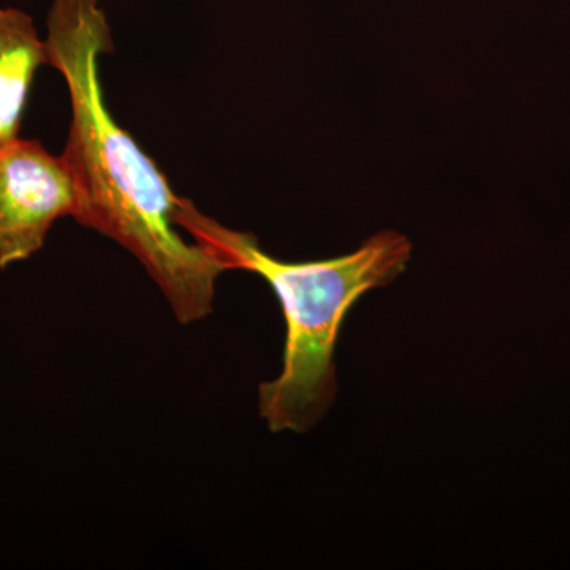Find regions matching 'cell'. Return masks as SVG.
Returning <instances> with one entry per match:
<instances>
[{
    "label": "cell",
    "mask_w": 570,
    "mask_h": 570,
    "mask_svg": "<svg viewBox=\"0 0 570 570\" xmlns=\"http://www.w3.org/2000/svg\"><path fill=\"white\" fill-rule=\"evenodd\" d=\"M80 195L69 165L37 140L0 146V269L39 253L62 217H77Z\"/></svg>",
    "instance_id": "3957f363"
},
{
    "label": "cell",
    "mask_w": 570,
    "mask_h": 570,
    "mask_svg": "<svg viewBox=\"0 0 570 570\" xmlns=\"http://www.w3.org/2000/svg\"><path fill=\"white\" fill-rule=\"evenodd\" d=\"M176 224L227 269L264 277L283 307L287 337L284 365L258 390V409L269 430L305 433L321 422L337 392L335 346L352 306L366 292L396 279L411 258V243L381 232L354 253L330 261L288 264L258 246L257 238L232 230L179 197Z\"/></svg>",
    "instance_id": "7a4b0ae2"
},
{
    "label": "cell",
    "mask_w": 570,
    "mask_h": 570,
    "mask_svg": "<svg viewBox=\"0 0 570 570\" xmlns=\"http://www.w3.org/2000/svg\"><path fill=\"white\" fill-rule=\"evenodd\" d=\"M47 29L48 61L69 89L71 118L62 157L80 195L75 220L129 250L179 324L204 321L213 313L225 268L179 234V195L108 108L100 59L115 45L99 0H52Z\"/></svg>",
    "instance_id": "6da1fadb"
},
{
    "label": "cell",
    "mask_w": 570,
    "mask_h": 570,
    "mask_svg": "<svg viewBox=\"0 0 570 570\" xmlns=\"http://www.w3.org/2000/svg\"><path fill=\"white\" fill-rule=\"evenodd\" d=\"M47 63V43L32 18L21 10L0 9V146L20 138L32 82Z\"/></svg>",
    "instance_id": "277c9868"
}]
</instances>
